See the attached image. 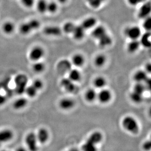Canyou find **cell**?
Wrapping results in <instances>:
<instances>
[{
    "label": "cell",
    "instance_id": "6da1fadb",
    "mask_svg": "<svg viewBox=\"0 0 151 151\" xmlns=\"http://www.w3.org/2000/svg\"><path fill=\"white\" fill-rule=\"evenodd\" d=\"M122 126L124 128L130 133L136 134L139 131V125L134 117L127 116L122 120Z\"/></svg>",
    "mask_w": 151,
    "mask_h": 151
},
{
    "label": "cell",
    "instance_id": "7a4b0ae2",
    "mask_svg": "<svg viewBox=\"0 0 151 151\" xmlns=\"http://www.w3.org/2000/svg\"><path fill=\"white\" fill-rule=\"evenodd\" d=\"M15 88L16 92L18 94H22L24 93V91L27 86L28 78L24 74H19L15 78Z\"/></svg>",
    "mask_w": 151,
    "mask_h": 151
},
{
    "label": "cell",
    "instance_id": "3957f363",
    "mask_svg": "<svg viewBox=\"0 0 151 151\" xmlns=\"http://www.w3.org/2000/svg\"><path fill=\"white\" fill-rule=\"evenodd\" d=\"M25 143L27 146V149L29 151H38V140L36 134L30 132L27 134L25 137Z\"/></svg>",
    "mask_w": 151,
    "mask_h": 151
},
{
    "label": "cell",
    "instance_id": "277c9868",
    "mask_svg": "<svg viewBox=\"0 0 151 151\" xmlns=\"http://www.w3.org/2000/svg\"><path fill=\"white\" fill-rule=\"evenodd\" d=\"M124 34L131 40H138L142 32L141 29L138 26H133L127 27L125 29Z\"/></svg>",
    "mask_w": 151,
    "mask_h": 151
},
{
    "label": "cell",
    "instance_id": "5b68a950",
    "mask_svg": "<svg viewBox=\"0 0 151 151\" xmlns=\"http://www.w3.org/2000/svg\"><path fill=\"white\" fill-rule=\"evenodd\" d=\"M45 55V50L40 46H35L32 47L29 51V58L34 62L38 61Z\"/></svg>",
    "mask_w": 151,
    "mask_h": 151
},
{
    "label": "cell",
    "instance_id": "8992f818",
    "mask_svg": "<svg viewBox=\"0 0 151 151\" xmlns=\"http://www.w3.org/2000/svg\"><path fill=\"white\" fill-rule=\"evenodd\" d=\"M72 68L71 62L66 59L60 60L57 64V69L60 74H64L68 73Z\"/></svg>",
    "mask_w": 151,
    "mask_h": 151
},
{
    "label": "cell",
    "instance_id": "52a82bcc",
    "mask_svg": "<svg viewBox=\"0 0 151 151\" xmlns=\"http://www.w3.org/2000/svg\"><path fill=\"white\" fill-rule=\"evenodd\" d=\"M61 85L65 88L66 91L70 93H77L78 88L74 82L70 80L68 78H64L61 81Z\"/></svg>",
    "mask_w": 151,
    "mask_h": 151
},
{
    "label": "cell",
    "instance_id": "ba28073f",
    "mask_svg": "<svg viewBox=\"0 0 151 151\" xmlns=\"http://www.w3.org/2000/svg\"><path fill=\"white\" fill-rule=\"evenodd\" d=\"M151 12V3L150 1L144 2L138 10V17L141 19H144L150 16Z\"/></svg>",
    "mask_w": 151,
    "mask_h": 151
},
{
    "label": "cell",
    "instance_id": "9c48e42d",
    "mask_svg": "<svg viewBox=\"0 0 151 151\" xmlns=\"http://www.w3.org/2000/svg\"><path fill=\"white\" fill-rule=\"evenodd\" d=\"M43 32L46 35L58 36L61 34L62 30L58 26H50L45 27Z\"/></svg>",
    "mask_w": 151,
    "mask_h": 151
},
{
    "label": "cell",
    "instance_id": "30bf717a",
    "mask_svg": "<svg viewBox=\"0 0 151 151\" xmlns=\"http://www.w3.org/2000/svg\"><path fill=\"white\" fill-rule=\"evenodd\" d=\"M14 137V134L12 130L4 129L0 131V143H4L10 141Z\"/></svg>",
    "mask_w": 151,
    "mask_h": 151
},
{
    "label": "cell",
    "instance_id": "8fae6325",
    "mask_svg": "<svg viewBox=\"0 0 151 151\" xmlns=\"http://www.w3.org/2000/svg\"><path fill=\"white\" fill-rule=\"evenodd\" d=\"M97 97L100 102L107 103L111 99V93L109 90L103 88L101 89L99 94H97Z\"/></svg>",
    "mask_w": 151,
    "mask_h": 151
},
{
    "label": "cell",
    "instance_id": "7c38bea8",
    "mask_svg": "<svg viewBox=\"0 0 151 151\" xmlns=\"http://www.w3.org/2000/svg\"><path fill=\"white\" fill-rule=\"evenodd\" d=\"M107 33V30L105 27L104 26L99 25L96 26L93 28L91 32V35L94 38L98 40Z\"/></svg>",
    "mask_w": 151,
    "mask_h": 151
},
{
    "label": "cell",
    "instance_id": "4fadbf2b",
    "mask_svg": "<svg viewBox=\"0 0 151 151\" xmlns=\"http://www.w3.org/2000/svg\"><path fill=\"white\" fill-rule=\"evenodd\" d=\"M97 24V19L94 17H89L85 19L81 24L85 30L93 29Z\"/></svg>",
    "mask_w": 151,
    "mask_h": 151
},
{
    "label": "cell",
    "instance_id": "5bb4252c",
    "mask_svg": "<svg viewBox=\"0 0 151 151\" xmlns=\"http://www.w3.org/2000/svg\"><path fill=\"white\" fill-rule=\"evenodd\" d=\"M36 135L38 142L41 144H44L49 139V132L46 129L44 128L40 129L37 134H36Z\"/></svg>",
    "mask_w": 151,
    "mask_h": 151
},
{
    "label": "cell",
    "instance_id": "9a60e30c",
    "mask_svg": "<svg viewBox=\"0 0 151 151\" xmlns=\"http://www.w3.org/2000/svg\"><path fill=\"white\" fill-rule=\"evenodd\" d=\"M85 30L81 24L77 25L75 26L73 33L71 34L75 40L80 41L84 38L85 34Z\"/></svg>",
    "mask_w": 151,
    "mask_h": 151
},
{
    "label": "cell",
    "instance_id": "2e32d148",
    "mask_svg": "<svg viewBox=\"0 0 151 151\" xmlns=\"http://www.w3.org/2000/svg\"><path fill=\"white\" fill-rule=\"evenodd\" d=\"M151 32H146L143 34H141L139 39L140 45L143 47L148 48L151 46Z\"/></svg>",
    "mask_w": 151,
    "mask_h": 151
},
{
    "label": "cell",
    "instance_id": "e0dca14e",
    "mask_svg": "<svg viewBox=\"0 0 151 151\" xmlns=\"http://www.w3.org/2000/svg\"><path fill=\"white\" fill-rule=\"evenodd\" d=\"M74 106V101L71 99H63L59 102V106L64 110H68L73 108Z\"/></svg>",
    "mask_w": 151,
    "mask_h": 151
},
{
    "label": "cell",
    "instance_id": "ac0fdd59",
    "mask_svg": "<svg viewBox=\"0 0 151 151\" xmlns=\"http://www.w3.org/2000/svg\"><path fill=\"white\" fill-rule=\"evenodd\" d=\"M71 64L77 67H80L84 65L85 63V58L81 54L76 53L74 54L72 57Z\"/></svg>",
    "mask_w": 151,
    "mask_h": 151
},
{
    "label": "cell",
    "instance_id": "d6986e66",
    "mask_svg": "<svg viewBox=\"0 0 151 151\" xmlns=\"http://www.w3.org/2000/svg\"><path fill=\"white\" fill-rule=\"evenodd\" d=\"M147 73L144 70H139L134 73V79L137 83H142L148 78Z\"/></svg>",
    "mask_w": 151,
    "mask_h": 151
},
{
    "label": "cell",
    "instance_id": "ffe728a7",
    "mask_svg": "<svg viewBox=\"0 0 151 151\" xmlns=\"http://www.w3.org/2000/svg\"><path fill=\"white\" fill-rule=\"evenodd\" d=\"M140 46L141 45L139 40H131V41L127 45V51L130 53H134L138 50Z\"/></svg>",
    "mask_w": 151,
    "mask_h": 151
},
{
    "label": "cell",
    "instance_id": "44dd1931",
    "mask_svg": "<svg viewBox=\"0 0 151 151\" xmlns=\"http://www.w3.org/2000/svg\"><path fill=\"white\" fill-rule=\"evenodd\" d=\"M28 101L24 97H20L16 99L13 104V108L15 110H21L27 105Z\"/></svg>",
    "mask_w": 151,
    "mask_h": 151
},
{
    "label": "cell",
    "instance_id": "7402d4cb",
    "mask_svg": "<svg viewBox=\"0 0 151 151\" xmlns=\"http://www.w3.org/2000/svg\"><path fill=\"white\" fill-rule=\"evenodd\" d=\"M99 44L101 47H106L110 46L112 44V39L107 33L101 38L98 40Z\"/></svg>",
    "mask_w": 151,
    "mask_h": 151
},
{
    "label": "cell",
    "instance_id": "603a6c76",
    "mask_svg": "<svg viewBox=\"0 0 151 151\" xmlns=\"http://www.w3.org/2000/svg\"><path fill=\"white\" fill-rule=\"evenodd\" d=\"M68 78L70 80L73 82H78L80 81L81 78V75L80 71L77 69H73L71 68L68 72Z\"/></svg>",
    "mask_w": 151,
    "mask_h": 151
},
{
    "label": "cell",
    "instance_id": "cb8c5ba5",
    "mask_svg": "<svg viewBox=\"0 0 151 151\" xmlns=\"http://www.w3.org/2000/svg\"><path fill=\"white\" fill-rule=\"evenodd\" d=\"M102 138L103 135L100 132H94L91 134L87 140L90 141L91 142L93 143V144L97 145L102 141Z\"/></svg>",
    "mask_w": 151,
    "mask_h": 151
},
{
    "label": "cell",
    "instance_id": "d4e9b609",
    "mask_svg": "<svg viewBox=\"0 0 151 151\" xmlns=\"http://www.w3.org/2000/svg\"><path fill=\"white\" fill-rule=\"evenodd\" d=\"M15 26L14 23L12 22L7 21L3 24L2 29L3 32L7 34H10L13 33L15 30Z\"/></svg>",
    "mask_w": 151,
    "mask_h": 151
},
{
    "label": "cell",
    "instance_id": "484cf974",
    "mask_svg": "<svg viewBox=\"0 0 151 151\" xmlns=\"http://www.w3.org/2000/svg\"><path fill=\"white\" fill-rule=\"evenodd\" d=\"M106 62V57L103 54H98L96 56L94 60V64L97 67H101L104 66Z\"/></svg>",
    "mask_w": 151,
    "mask_h": 151
},
{
    "label": "cell",
    "instance_id": "4316f807",
    "mask_svg": "<svg viewBox=\"0 0 151 151\" xmlns=\"http://www.w3.org/2000/svg\"><path fill=\"white\" fill-rule=\"evenodd\" d=\"M32 68L35 73H40L44 71L46 68V66L43 62L38 61L34 62Z\"/></svg>",
    "mask_w": 151,
    "mask_h": 151
},
{
    "label": "cell",
    "instance_id": "83f0119b",
    "mask_svg": "<svg viewBox=\"0 0 151 151\" xmlns=\"http://www.w3.org/2000/svg\"><path fill=\"white\" fill-rule=\"evenodd\" d=\"M47 3L46 0H39L36 4V8L39 12L44 13L47 12Z\"/></svg>",
    "mask_w": 151,
    "mask_h": 151
},
{
    "label": "cell",
    "instance_id": "f1b7e54d",
    "mask_svg": "<svg viewBox=\"0 0 151 151\" xmlns=\"http://www.w3.org/2000/svg\"><path fill=\"white\" fill-rule=\"evenodd\" d=\"M97 93L93 88H90L87 91L85 94L86 100L89 102H93L97 98Z\"/></svg>",
    "mask_w": 151,
    "mask_h": 151
},
{
    "label": "cell",
    "instance_id": "f546056e",
    "mask_svg": "<svg viewBox=\"0 0 151 151\" xmlns=\"http://www.w3.org/2000/svg\"><path fill=\"white\" fill-rule=\"evenodd\" d=\"M76 25L71 22H67L65 23L62 29V32L66 34H71Z\"/></svg>",
    "mask_w": 151,
    "mask_h": 151
},
{
    "label": "cell",
    "instance_id": "4dcf8cb0",
    "mask_svg": "<svg viewBox=\"0 0 151 151\" xmlns=\"http://www.w3.org/2000/svg\"><path fill=\"white\" fill-rule=\"evenodd\" d=\"M82 150L83 151H97L96 145L87 140L82 146Z\"/></svg>",
    "mask_w": 151,
    "mask_h": 151
},
{
    "label": "cell",
    "instance_id": "1f68e13d",
    "mask_svg": "<svg viewBox=\"0 0 151 151\" xmlns=\"http://www.w3.org/2000/svg\"><path fill=\"white\" fill-rule=\"evenodd\" d=\"M90 7L93 9H97L102 6L106 0H86Z\"/></svg>",
    "mask_w": 151,
    "mask_h": 151
},
{
    "label": "cell",
    "instance_id": "d6a6232c",
    "mask_svg": "<svg viewBox=\"0 0 151 151\" xmlns=\"http://www.w3.org/2000/svg\"><path fill=\"white\" fill-rule=\"evenodd\" d=\"M130 99L135 103H139L143 100V94L133 91L130 94Z\"/></svg>",
    "mask_w": 151,
    "mask_h": 151
},
{
    "label": "cell",
    "instance_id": "836d02e7",
    "mask_svg": "<svg viewBox=\"0 0 151 151\" xmlns=\"http://www.w3.org/2000/svg\"><path fill=\"white\" fill-rule=\"evenodd\" d=\"M94 85L96 88L100 89H103L106 84V80L104 77H97L94 81Z\"/></svg>",
    "mask_w": 151,
    "mask_h": 151
},
{
    "label": "cell",
    "instance_id": "e575fe53",
    "mask_svg": "<svg viewBox=\"0 0 151 151\" xmlns=\"http://www.w3.org/2000/svg\"><path fill=\"white\" fill-rule=\"evenodd\" d=\"M19 29L21 33L23 35H27L32 31L28 22L22 24L20 26Z\"/></svg>",
    "mask_w": 151,
    "mask_h": 151
},
{
    "label": "cell",
    "instance_id": "d590c367",
    "mask_svg": "<svg viewBox=\"0 0 151 151\" xmlns=\"http://www.w3.org/2000/svg\"><path fill=\"white\" fill-rule=\"evenodd\" d=\"M37 92L38 91L32 85L27 86L24 91V93H26L27 95L31 98L35 97L37 94Z\"/></svg>",
    "mask_w": 151,
    "mask_h": 151
},
{
    "label": "cell",
    "instance_id": "8d00e7d4",
    "mask_svg": "<svg viewBox=\"0 0 151 151\" xmlns=\"http://www.w3.org/2000/svg\"><path fill=\"white\" fill-rule=\"evenodd\" d=\"M146 90V89L145 87L142 83H137V84L134 85L133 91L143 94V93Z\"/></svg>",
    "mask_w": 151,
    "mask_h": 151
},
{
    "label": "cell",
    "instance_id": "74e56055",
    "mask_svg": "<svg viewBox=\"0 0 151 151\" xmlns=\"http://www.w3.org/2000/svg\"><path fill=\"white\" fill-rule=\"evenodd\" d=\"M58 9V6L56 3L54 1H51L47 3V12L50 13H55Z\"/></svg>",
    "mask_w": 151,
    "mask_h": 151
},
{
    "label": "cell",
    "instance_id": "f35d334b",
    "mask_svg": "<svg viewBox=\"0 0 151 151\" xmlns=\"http://www.w3.org/2000/svg\"><path fill=\"white\" fill-rule=\"evenodd\" d=\"M143 27L146 32H150L151 29V17H147L144 19V22L143 23Z\"/></svg>",
    "mask_w": 151,
    "mask_h": 151
},
{
    "label": "cell",
    "instance_id": "ab89813d",
    "mask_svg": "<svg viewBox=\"0 0 151 151\" xmlns=\"http://www.w3.org/2000/svg\"><path fill=\"white\" fill-rule=\"evenodd\" d=\"M32 30H36L40 27V22L37 19H32L28 22Z\"/></svg>",
    "mask_w": 151,
    "mask_h": 151
},
{
    "label": "cell",
    "instance_id": "60d3db41",
    "mask_svg": "<svg viewBox=\"0 0 151 151\" xmlns=\"http://www.w3.org/2000/svg\"><path fill=\"white\" fill-rule=\"evenodd\" d=\"M32 85L38 91L42 89L43 87V85H44L43 82L40 79H36L34 80Z\"/></svg>",
    "mask_w": 151,
    "mask_h": 151
},
{
    "label": "cell",
    "instance_id": "b9f144b4",
    "mask_svg": "<svg viewBox=\"0 0 151 151\" xmlns=\"http://www.w3.org/2000/svg\"><path fill=\"white\" fill-rule=\"evenodd\" d=\"M22 4L26 7L30 8L34 5L35 0H21Z\"/></svg>",
    "mask_w": 151,
    "mask_h": 151
},
{
    "label": "cell",
    "instance_id": "7bdbcfd3",
    "mask_svg": "<svg viewBox=\"0 0 151 151\" xmlns=\"http://www.w3.org/2000/svg\"><path fill=\"white\" fill-rule=\"evenodd\" d=\"M146 0H127V2L130 6H137L140 4L145 2Z\"/></svg>",
    "mask_w": 151,
    "mask_h": 151
},
{
    "label": "cell",
    "instance_id": "ee69618b",
    "mask_svg": "<svg viewBox=\"0 0 151 151\" xmlns=\"http://www.w3.org/2000/svg\"><path fill=\"white\" fill-rule=\"evenodd\" d=\"M151 144L150 141H147L143 144V149L146 151H149L151 149Z\"/></svg>",
    "mask_w": 151,
    "mask_h": 151
},
{
    "label": "cell",
    "instance_id": "f6af8a7d",
    "mask_svg": "<svg viewBox=\"0 0 151 151\" xmlns=\"http://www.w3.org/2000/svg\"><path fill=\"white\" fill-rule=\"evenodd\" d=\"M6 97L0 94V105H3L6 102Z\"/></svg>",
    "mask_w": 151,
    "mask_h": 151
},
{
    "label": "cell",
    "instance_id": "bcb514c9",
    "mask_svg": "<svg viewBox=\"0 0 151 151\" xmlns=\"http://www.w3.org/2000/svg\"><path fill=\"white\" fill-rule=\"evenodd\" d=\"M146 72L147 73H150L151 71V65L150 63H148L145 66Z\"/></svg>",
    "mask_w": 151,
    "mask_h": 151
},
{
    "label": "cell",
    "instance_id": "7dc6e473",
    "mask_svg": "<svg viewBox=\"0 0 151 151\" xmlns=\"http://www.w3.org/2000/svg\"><path fill=\"white\" fill-rule=\"evenodd\" d=\"M16 151H29L27 150V149L25 148L24 147H18V148L16 149Z\"/></svg>",
    "mask_w": 151,
    "mask_h": 151
},
{
    "label": "cell",
    "instance_id": "c3c4849f",
    "mask_svg": "<svg viewBox=\"0 0 151 151\" xmlns=\"http://www.w3.org/2000/svg\"><path fill=\"white\" fill-rule=\"evenodd\" d=\"M67 1L68 0H58V1H59L60 3H61V4H65V3L67 2Z\"/></svg>",
    "mask_w": 151,
    "mask_h": 151
},
{
    "label": "cell",
    "instance_id": "681fc988",
    "mask_svg": "<svg viewBox=\"0 0 151 151\" xmlns=\"http://www.w3.org/2000/svg\"><path fill=\"white\" fill-rule=\"evenodd\" d=\"M68 151H79L78 150H77V149L73 148L69 150Z\"/></svg>",
    "mask_w": 151,
    "mask_h": 151
},
{
    "label": "cell",
    "instance_id": "f907efd6",
    "mask_svg": "<svg viewBox=\"0 0 151 151\" xmlns=\"http://www.w3.org/2000/svg\"><path fill=\"white\" fill-rule=\"evenodd\" d=\"M8 151V150H2V151Z\"/></svg>",
    "mask_w": 151,
    "mask_h": 151
}]
</instances>
